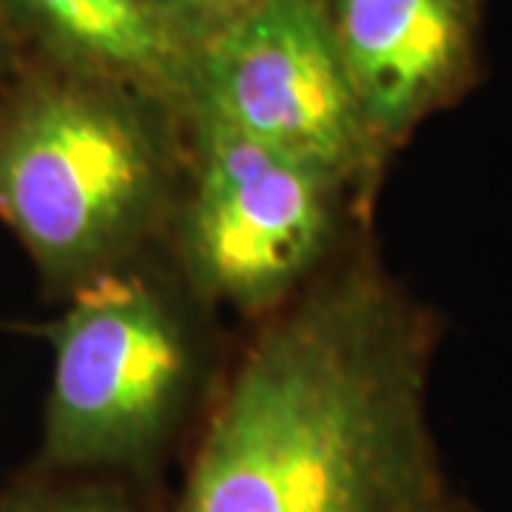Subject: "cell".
<instances>
[{
    "mask_svg": "<svg viewBox=\"0 0 512 512\" xmlns=\"http://www.w3.org/2000/svg\"><path fill=\"white\" fill-rule=\"evenodd\" d=\"M436 342L376 265L319 279L242 356L174 512H473L430 424Z\"/></svg>",
    "mask_w": 512,
    "mask_h": 512,
    "instance_id": "obj_1",
    "label": "cell"
},
{
    "mask_svg": "<svg viewBox=\"0 0 512 512\" xmlns=\"http://www.w3.org/2000/svg\"><path fill=\"white\" fill-rule=\"evenodd\" d=\"M165 117L143 94L29 57L0 89V222L46 291L69 299L126 271L163 222Z\"/></svg>",
    "mask_w": 512,
    "mask_h": 512,
    "instance_id": "obj_2",
    "label": "cell"
},
{
    "mask_svg": "<svg viewBox=\"0 0 512 512\" xmlns=\"http://www.w3.org/2000/svg\"><path fill=\"white\" fill-rule=\"evenodd\" d=\"M49 342L52 382L32 473L151 476L197 379L194 336L177 305L120 271L69 296Z\"/></svg>",
    "mask_w": 512,
    "mask_h": 512,
    "instance_id": "obj_3",
    "label": "cell"
},
{
    "mask_svg": "<svg viewBox=\"0 0 512 512\" xmlns=\"http://www.w3.org/2000/svg\"><path fill=\"white\" fill-rule=\"evenodd\" d=\"M185 126L194 157L180 220L185 274L237 311L282 308L333 248L348 188L211 117Z\"/></svg>",
    "mask_w": 512,
    "mask_h": 512,
    "instance_id": "obj_4",
    "label": "cell"
},
{
    "mask_svg": "<svg viewBox=\"0 0 512 512\" xmlns=\"http://www.w3.org/2000/svg\"><path fill=\"white\" fill-rule=\"evenodd\" d=\"M188 117H211L325 171L348 191L376 180L382 146L350 86L330 0H265L194 60Z\"/></svg>",
    "mask_w": 512,
    "mask_h": 512,
    "instance_id": "obj_5",
    "label": "cell"
},
{
    "mask_svg": "<svg viewBox=\"0 0 512 512\" xmlns=\"http://www.w3.org/2000/svg\"><path fill=\"white\" fill-rule=\"evenodd\" d=\"M330 20L384 154L476 83L481 0H330Z\"/></svg>",
    "mask_w": 512,
    "mask_h": 512,
    "instance_id": "obj_6",
    "label": "cell"
},
{
    "mask_svg": "<svg viewBox=\"0 0 512 512\" xmlns=\"http://www.w3.org/2000/svg\"><path fill=\"white\" fill-rule=\"evenodd\" d=\"M0 9L29 60L143 94L185 123L197 43L157 0H0Z\"/></svg>",
    "mask_w": 512,
    "mask_h": 512,
    "instance_id": "obj_7",
    "label": "cell"
},
{
    "mask_svg": "<svg viewBox=\"0 0 512 512\" xmlns=\"http://www.w3.org/2000/svg\"><path fill=\"white\" fill-rule=\"evenodd\" d=\"M0 512H148L114 478L26 473L0 487Z\"/></svg>",
    "mask_w": 512,
    "mask_h": 512,
    "instance_id": "obj_8",
    "label": "cell"
},
{
    "mask_svg": "<svg viewBox=\"0 0 512 512\" xmlns=\"http://www.w3.org/2000/svg\"><path fill=\"white\" fill-rule=\"evenodd\" d=\"M157 3L200 49L208 37L222 32L225 26L262 6L265 0H157Z\"/></svg>",
    "mask_w": 512,
    "mask_h": 512,
    "instance_id": "obj_9",
    "label": "cell"
},
{
    "mask_svg": "<svg viewBox=\"0 0 512 512\" xmlns=\"http://www.w3.org/2000/svg\"><path fill=\"white\" fill-rule=\"evenodd\" d=\"M15 49H18V43H15L12 29H9V23L3 18V9H0V80H3V74L12 66V60H15Z\"/></svg>",
    "mask_w": 512,
    "mask_h": 512,
    "instance_id": "obj_10",
    "label": "cell"
}]
</instances>
